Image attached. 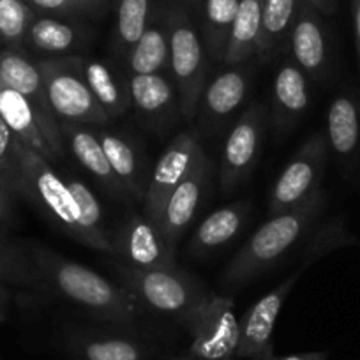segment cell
Wrapping results in <instances>:
<instances>
[{
    "label": "cell",
    "mask_w": 360,
    "mask_h": 360,
    "mask_svg": "<svg viewBox=\"0 0 360 360\" xmlns=\"http://www.w3.org/2000/svg\"><path fill=\"white\" fill-rule=\"evenodd\" d=\"M328 145L339 155H349L360 140V119L355 101L348 96H339L328 106L327 115Z\"/></svg>",
    "instance_id": "obj_31"
},
{
    "label": "cell",
    "mask_w": 360,
    "mask_h": 360,
    "mask_svg": "<svg viewBox=\"0 0 360 360\" xmlns=\"http://www.w3.org/2000/svg\"><path fill=\"white\" fill-rule=\"evenodd\" d=\"M290 57L309 78H323L328 69V37L321 15L302 4L288 41Z\"/></svg>",
    "instance_id": "obj_19"
},
{
    "label": "cell",
    "mask_w": 360,
    "mask_h": 360,
    "mask_svg": "<svg viewBox=\"0 0 360 360\" xmlns=\"http://www.w3.org/2000/svg\"><path fill=\"white\" fill-rule=\"evenodd\" d=\"M79 65L90 92L94 94L96 101L101 105L110 119L122 117L129 112L133 106L129 75L126 69L120 68L122 64L117 60H99L79 55Z\"/></svg>",
    "instance_id": "obj_20"
},
{
    "label": "cell",
    "mask_w": 360,
    "mask_h": 360,
    "mask_svg": "<svg viewBox=\"0 0 360 360\" xmlns=\"http://www.w3.org/2000/svg\"><path fill=\"white\" fill-rule=\"evenodd\" d=\"M36 11L25 0H0V43L6 48L23 50L27 30Z\"/></svg>",
    "instance_id": "obj_34"
},
{
    "label": "cell",
    "mask_w": 360,
    "mask_h": 360,
    "mask_svg": "<svg viewBox=\"0 0 360 360\" xmlns=\"http://www.w3.org/2000/svg\"><path fill=\"white\" fill-rule=\"evenodd\" d=\"M65 184L76 203V216H78V224L82 230V244L89 245L96 251L112 255V233L105 226L103 209L98 196L90 191L89 186L83 184L82 180L65 179Z\"/></svg>",
    "instance_id": "obj_28"
},
{
    "label": "cell",
    "mask_w": 360,
    "mask_h": 360,
    "mask_svg": "<svg viewBox=\"0 0 360 360\" xmlns=\"http://www.w3.org/2000/svg\"><path fill=\"white\" fill-rule=\"evenodd\" d=\"M240 0H203L202 39L205 51L216 62H224L231 27Z\"/></svg>",
    "instance_id": "obj_30"
},
{
    "label": "cell",
    "mask_w": 360,
    "mask_h": 360,
    "mask_svg": "<svg viewBox=\"0 0 360 360\" xmlns=\"http://www.w3.org/2000/svg\"><path fill=\"white\" fill-rule=\"evenodd\" d=\"M184 360H200V359H196V356H195V359H184Z\"/></svg>",
    "instance_id": "obj_47"
},
{
    "label": "cell",
    "mask_w": 360,
    "mask_h": 360,
    "mask_svg": "<svg viewBox=\"0 0 360 360\" xmlns=\"http://www.w3.org/2000/svg\"><path fill=\"white\" fill-rule=\"evenodd\" d=\"M210 169H212V165L202 148L193 168L169 193L155 219L165 237L173 245L179 244L180 238L184 237L186 230L193 223L205 198V193L210 186Z\"/></svg>",
    "instance_id": "obj_12"
},
{
    "label": "cell",
    "mask_w": 360,
    "mask_h": 360,
    "mask_svg": "<svg viewBox=\"0 0 360 360\" xmlns=\"http://www.w3.org/2000/svg\"><path fill=\"white\" fill-rule=\"evenodd\" d=\"M113 252L119 262L136 269H173L175 248L154 219L129 214L112 233Z\"/></svg>",
    "instance_id": "obj_9"
},
{
    "label": "cell",
    "mask_w": 360,
    "mask_h": 360,
    "mask_svg": "<svg viewBox=\"0 0 360 360\" xmlns=\"http://www.w3.org/2000/svg\"><path fill=\"white\" fill-rule=\"evenodd\" d=\"M263 0H240L228 41L224 65L244 64L259 53Z\"/></svg>",
    "instance_id": "obj_27"
},
{
    "label": "cell",
    "mask_w": 360,
    "mask_h": 360,
    "mask_svg": "<svg viewBox=\"0 0 360 360\" xmlns=\"http://www.w3.org/2000/svg\"><path fill=\"white\" fill-rule=\"evenodd\" d=\"M119 285L133 293L140 306L182 320L209 293L193 276L176 269H136L126 263H112Z\"/></svg>",
    "instance_id": "obj_4"
},
{
    "label": "cell",
    "mask_w": 360,
    "mask_h": 360,
    "mask_svg": "<svg viewBox=\"0 0 360 360\" xmlns=\"http://www.w3.org/2000/svg\"><path fill=\"white\" fill-rule=\"evenodd\" d=\"M72 346L83 360H143L145 355L143 346L127 338H76Z\"/></svg>",
    "instance_id": "obj_33"
},
{
    "label": "cell",
    "mask_w": 360,
    "mask_h": 360,
    "mask_svg": "<svg viewBox=\"0 0 360 360\" xmlns=\"http://www.w3.org/2000/svg\"><path fill=\"white\" fill-rule=\"evenodd\" d=\"M210 83H207L200 98L196 117L202 126L209 131H217L224 127L231 115L237 112L245 101L249 92V72L238 65H224Z\"/></svg>",
    "instance_id": "obj_15"
},
{
    "label": "cell",
    "mask_w": 360,
    "mask_h": 360,
    "mask_svg": "<svg viewBox=\"0 0 360 360\" xmlns=\"http://www.w3.org/2000/svg\"><path fill=\"white\" fill-rule=\"evenodd\" d=\"M302 2L320 15H332L335 11V6H338V0H302Z\"/></svg>",
    "instance_id": "obj_39"
},
{
    "label": "cell",
    "mask_w": 360,
    "mask_h": 360,
    "mask_svg": "<svg viewBox=\"0 0 360 360\" xmlns=\"http://www.w3.org/2000/svg\"><path fill=\"white\" fill-rule=\"evenodd\" d=\"M327 152V134L321 131L311 134L300 145L272 188L269 200V217L293 209L320 189Z\"/></svg>",
    "instance_id": "obj_8"
},
{
    "label": "cell",
    "mask_w": 360,
    "mask_h": 360,
    "mask_svg": "<svg viewBox=\"0 0 360 360\" xmlns=\"http://www.w3.org/2000/svg\"><path fill=\"white\" fill-rule=\"evenodd\" d=\"M0 117L27 148L36 152L51 165L58 161L44 136L43 124L32 103L15 89L6 85L2 79H0Z\"/></svg>",
    "instance_id": "obj_22"
},
{
    "label": "cell",
    "mask_w": 360,
    "mask_h": 360,
    "mask_svg": "<svg viewBox=\"0 0 360 360\" xmlns=\"http://www.w3.org/2000/svg\"><path fill=\"white\" fill-rule=\"evenodd\" d=\"M25 2L36 11V15L76 18L99 11V8H96L89 0H25Z\"/></svg>",
    "instance_id": "obj_37"
},
{
    "label": "cell",
    "mask_w": 360,
    "mask_h": 360,
    "mask_svg": "<svg viewBox=\"0 0 360 360\" xmlns=\"http://www.w3.org/2000/svg\"><path fill=\"white\" fill-rule=\"evenodd\" d=\"M202 145L195 131L180 133L168 145L159 161L155 162L154 172L148 176L147 191L143 196V214L150 219H158L162 205L169 193L175 189L180 180L189 173L198 158Z\"/></svg>",
    "instance_id": "obj_13"
},
{
    "label": "cell",
    "mask_w": 360,
    "mask_h": 360,
    "mask_svg": "<svg viewBox=\"0 0 360 360\" xmlns=\"http://www.w3.org/2000/svg\"><path fill=\"white\" fill-rule=\"evenodd\" d=\"M20 147L22 141L13 134L8 124L0 117V179L15 193L16 198L20 196V184H22Z\"/></svg>",
    "instance_id": "obj_35"
},
{
    "label": "cell",
    "mask_w": 360,
    "mask_h": 360,
    "mask_svg": "<svg viewBox=\"0 0 360 360\" xmlns=\"http://www.w3.org/2000/svg\"><path fill=\"white\" fill-rule=\"evenodd\" d=\"M89 2H92V4H94L96 8H99V9H101L103 6H105V4H108L110 0H89Z\"/></svg>",
    "instance_id": "obj_45"
},
{
    "label": "cell",
    "mask_w": 360,
    "mask_h": 360,
    "mask_svg": "<svg viewBox=\"0 0 360 360\" xmlns=\"http://www.w3.org/2000/svg\"><path fill=\"white\" fill-rule=\"evenodd\" d=\"M48 103L58 124L106 126L110 117L96 101L83 78L79 55L58 58H37Z\"/></svg>",
    "instance_id": "obj_5"
},
{
    "label": "cell",
    "mask_w": 360,
    "mask_h": 360,
    "mask_svg": "<svg viewBox=\"0 0 360 360\" xmlns=\"http://www.w3.org/2000/svg\"><path fill=\"white\" fill-rule=\"evenodd\" d=\"M27 251L41 290H48L51 295L69 300L110 323L131 325L141 314L140 302L122 285L41 245H32Z\"/></svg>",
    "instance_id": "obj_1"
},
{
    "label": "cell",
    "mask_w": 360,
    "mask_h": 360,
    "mask_svg": "<svg viewBox=\"0 0 360 360\" xmlns=\"http://www.w3.org/2000/svg\"><path fill=\"white\" fill-rule=\"evenodd\" d=\"M328 355L325 352H309V353H295V355L276 356V360H327Z\"/></svg>",
    "instance_id": "obj_41"
},
{
    "label": "cell",
    "mask_w": 360,
    "mask_h": 360,
    "mask_svg": "<svg viewBox=\"0 0 360 360\" xmlns=\"http://www.w3.org/2000/svg\"><path fill=\"white\" fill-rule=\"evenodd\" d=\"M309 76L295 64L292 57L286 58L276 71L272 83V124L278 133L292 129L311 103Z\"/></svg>",
    "instance_id": "obj_18"
},
{
    "label": "cell",
    "mask_w": 360,
    "mask_h": 360,
    "mask_svg": "<svg viewBox=\"0 0 360 360\" xmlns=\"http://www.w3.org/2000/svg\"><path fill=\"white\" fill-rule=\"evenodd\" d=\"M323 203L325 195L318 189L293 209L269 217L228 263L221 278L224 285L240 286L274 266L313 230Z\"/></svg>",
    "instance_id": "obj_2"
},
{
    "label": "cell",
    "mask_w": 360,
    "mask_h": 360,
    "mask_svg": "<svg viewBox=\"0 0 360 360\" xmlns=\"http://www.w3.org/2000/svg\"><path fill=\"white\" fill-rule=\"evenodd\" d=\"M89 43V32L75 18L36 15L27 30L23 50L39 58H58L79 55Z\"/></svg>",
    "instance_id": "obj_16"
},
{
    "label": "cell",
    "mask_w": 360,
    "mask_h": 360,
    "mask_svg": "<svg viewBox=\"0 0 360 360\" xmlns=\"http://www.w3.org/2000/svg\"><path fill=\"white\" fill-rule=\"evenodd\" d=\"M180 323L191 335V353L200 360H231L240 341V323L233 313V300L207 295Z\"/></svg>",
    "instance_id": "obj_7"
},
{
    "label": "cell",
    "mask_w": 360,
    "mask_h": 360,
    "mask_svg": "<svg viewBox=\"0 0 360 360\" xmlns=\"http://www.w3.org/2000/svg\"><path fill=\"white\" fill-rule=\"evenodd\" d=\"M353 242H355V238L346 231L345 224L339 223V221H330L323 228H320L318 233L313 235V238H311V244L307 248L306 262L302 263V269L309 265L311 262H314V259L325 256L327 252L339 248H345V245L353 244Z\"/></svg>",
    "instance_id": "obj_36"
},
{
    "label": "cell",
    "mask_w": 360,
    "mask_h": 360,
    "mask_svg": "<svg viewBox=\"0 0 360 360\" xmlns=\"http://www.w3.org/2000/svg\"><path fill=\"white\" fill-rule=\"evenodd\" d=\"M0 79L32 103L41 124H43L48 143L53 148L57 159L64 158L65 147L60 134V126H58L57 117L51 112L50 103H48L46 89H44L37 58H32V55L27 53L25 50L2 48L0 50Z\"/></svg>",
    "instance_id": "obj_10"
},
{
    "label": "cell",
    "mask_w": 360,
    "mask_h": 360,
    "mask_svg": "<svg viewBox=\"0 0 360 360\" xmlns=\"http://www.w3.org/2000/svg\"><path fill=\"white\" fill-rule=\"evenodd\" d=\"M127 75H169L168 2L155 4L154 15L143 36L124 60Z\"/></svg>",
    "instance_id": "obj_21"
},
{
    "label": "cell",
    "mask_w": 360,
    "mask_h": 360,
    "mask_svg": "<svg viewBox=\"0 0 360 360\" xmlns=\"http://www.w3.org/2000/svg\"><path fill=\"white\" fill-rule=\"evenodd\" d=\"M249 210H251V203L248 200H242V202L221 207L209 217H205L189 240V255L205 256L216 249L223 248V245L230 244L244 228Z\"/></svg>",
    "instance_id": "obj_25"
},
{
    "label": "cell",
    "mask_w": 360,
    "mask_h": 360,
    "mask_svg": "<svg viewBox=\"0 0 360 360\" xmlns=\"http://www.w3.org/2000/svg\"><path fill=\"white\" fill-rule=\"evenodd\" d=\"M4 320H6V309H2V307H0V323H2Z\"/></svg>",
    "instance_id": "obj_46"
},
{
    "label": "cell",
    "mask_w": 360,
    "mask_h": 360,
    "mask_svg": "<svg viewBox=\"0 0 360 360\" xmlns=\"http://www.w3.org/2000/svg\"><path fill=\"white\" fill-rule=\"evenodd\" d=\"M300 272H302V269L286 278L274 290H270L265 297L252 304L245 311L244 316L238 320L240 341H238V348L235 352V359L272 355V332H274L276 321H278L283 304H285L286 297L292 293Z\"/></svg>",
    "instance_id": "obj_14"
},
{
    "label": "cell",
    "mask_w": 360,
    "mask_h": 360,
    "mask_svg": "<svg viewBox=\"0 0 360 360\" xmlns=\"http://www.w3.org/2000/svg\"><path fill=\"white\" fill-rule=\"evenodd\" d=\"M266 112L252 103L231 126L219 162V186L224 195L238 188L256 165L263 141Z\"/></svg>",
    "instance_id": "obj_11"
},
{
    "label": "cell",
    "mask_w": 360,
    "mask_h": 360,
    "mask_svg": "<svg viewBox=\"0 0 360 360\" xmlns=\"http://www.w3.org/2000/svg\"><path fill=\"white\" fill-rule=\"evenodd\" d=\"M158 2L154 0H119L115 15V29L112 36V53L124 65L131 48L140 41L150 23Z\"/></svg>",
    "instance_id": "obj_29"
},
{
    "label": "cell",
    "mask_w": 360,
    "mask_h": 360,
    "mask_svg": "<svg viewBox=\"0 0 360 360\" xmlns=\"http://www.w3.org/2000/svg\"><path fill=\"white\" fill-rule=\"evenodd\" d=\"M11 300H13L11 290H9L6 285H2V283H0V307H2V309H6V307L11 304Z\"/></svg>",
    "instance_id": "obj_42"
},
{
    "label": "cell",
    "mask_w": 360,
    "mask_h": 360,
    "mask_svg": "<svg viewBox=\"0 0 360 360\" xmlns=\"http://www.w3.org/2000/svg\"><path fill=\"white\" fill-rule=\"evenodd\" d=\"M98 127L99 129H96V134H98L103 150H105L117 179L120 180L126 195L133 200H138V202H143L148 179L147 168L141 161V154L127 136L106 129L105 126Z\"/></svg>",
    "instance_id": "obj_24"
},
{
    "label": "cell",
    "mask_w": 360,
    "mask_h": 360,
    "mask_svg": "<svg viewBox=\"0 0 360 360\" xmlns=\"http://www.w3.org/2000/svg\"><path fill=\"white\" fill-rule=\"evenodd\" d=\"M22 184L20 196L32 203L44 217L57 224L64 233L82 242V230L76 216V203L65 179L55 172L53 165L22 143L20 147Z\"/></svg>",
    "instance_id": "obj_6"
},
{
    "label": "cell",
    "mask_w": 360,
    "mask_h": 360,
    "mask_svg": "<svg viewBox=\"0 0 360 360\" xmlns=\"http://www.w3.org/2000/svg\"><path fill=\"white\" fill-rule=\"evenodd\" d=\"M15 193L0 179V235L6 237V231L15 223Z\"/></svg>",
    "instance_id": "obj_38"
},
{
    "label": "cell",
    "mask_w": 360,
    "mask_h": 360,
    "mask_svg": "<svg viewBox=\"0 0 360 360\" xmlns=\"http://www.w3.org/2000/svg\"><path fill=\"white\" fill-rule=\"evenodd\" d=\"M352 9H353V29H355L356 57H359V68H360V0H352Z\"/></svg>",
    "instance_id": "obj_40"
},
{
    "label": "cell",
    "mask_w": 360,
    "mask_h": 360,
    "mask_svg": "<svg viewBox=\"0 0 360 360\" xmlns=\"http://www.w3.org/2000/svg\"><path fill=\"white\" fill-rule=\"evenodd\" d=\"M184 2H186V6H188V8L200 9V8H202L203 0H184Z\"/></svg>",
    "instance_id": "obj_43"
},
{
    "label": "cell",
    "mask_w": 360,
    "mask_h": 360,
    "mask_svg": "<svg viewBox=\"0 0 360 360\" xmlns=\"http://www.w3.org/2000/svg\"><path fill=\"white\" fill-rule=\"evenodd\" d=\"M0 283L27 290H41L29 251L0 235Z\"/></svg>",
    "instance_id": "obj_32"
},
{
    "label": "cell",
    "mask_w": 360,
    "mask_h": 360,
    "mask_svg": "<svg viewBox=\"0 0 360 360\" xmlns=\"http://www.w3.org/2000/svg\"><path fill=\"white\" fill-rule=\"evenodd\" d=\"M169 78L179 96L182 119L193 122L207 85V51L202 34L182 0L168 2Z\"/></svg>",
    "instance_id": "obj_3"
},
{
    "label": "cell",
    "mask_w": 360,
    "mask_h": 360,
    "mask_svg": "<svg viewBox=\"0 0 360 360\" xmlns=\"http://www.w3.org/2000/svg\"><path fill=\"white\" fill-rule=\"evenodd\" d=\"M131 101L150 127H169L180 115L179 96L169 75H131Z\"/></svg>",
    "instance_id": "obj_17"
},
{
    "label": "cell",
    "mask_w": 360,
    "mask_h": 360,
    "mask_svg": "<svg viewBox=\"0 0 360 360\" xmlns=\"http://www.w3.org/2000/svg\"><path fill=\"white\" fill-rule=\"evenodd\" d=\"M231 360H276V355H265V356H252V359H231Z\"/></svg>",
    "instance_id": "obj_44"
},
{
    "label": "cell",
    "mask_w": 360,
    "mask_h": 360,
    "mask_svg": "<svg viewBox=\"0 0 360 360\" xmlns=\"http://www.w3.org/2000/svg\"><path fill=\"white\" fill-rule=\"evenodd\" d=\"M58 126H60L65 152L69 150V154L82 165V168H85L90 175L99 180L103 188H106L115 196H127L120 180L112 169L96 131L82 124H58Z\"/></svg>",
    "instance_id": "obj_23"
},
{
    "label": "cell",
    "mask_w": 360,
    "mask_h": 360,
    "mask_svg": "<svg viewBox=\"0 0 360 360\" xmlns=\"http://www.w3.org/2000/svg\"><path fill=\"white\" fill-rule=\"evenodd\" d=\"M302 0H263L262 9V58H274L288 50L290 34L297 22Z\"/></svg>",
    "instance_id": "obj_26"
}]
</instances>
